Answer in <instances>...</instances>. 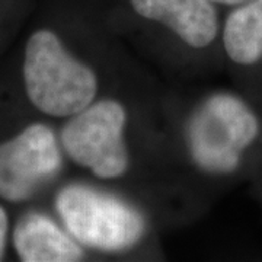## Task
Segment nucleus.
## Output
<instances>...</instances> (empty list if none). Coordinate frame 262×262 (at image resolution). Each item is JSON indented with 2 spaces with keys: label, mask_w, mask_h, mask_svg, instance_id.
I'll return each mask as SVG.
<instances>
[{
  "label": "nucleus",
  "mask_w": 262,
  "mask_h": 262,
  "mask_svg": "<svg viewBox=\"0 0 262 262\" xmlns=\"http://www.w3.org/2000/svg\"><path fill=\"white\" fill-rule=\"evenodd\" d=\"M24 82L32 105L53 117L83 111L98 89L94 72L70 56L60 38L47 29L34 32L27 42Z\"/></svg>",
  "instance_id": "obj_1"
},
{
  "label": "nucleus",
  "mask_w": 262,
  "mask_h": 262,
  "mask_svg": "<svg viewBox=\"0 0 262 262\" xmlns=\"http://www.w3.org/2000/svg\"><path fill=\"white\" fill-rule=\"evenodd\" d=\"M56 207L69 232L79 242L101 251H122L144 233V219L113 195L82 185L58 192Z\"/></svg>",
  "instance_id": "obj_2"
},
{
  "label": "nucleus",
  "mask_w": 262,
  "mask_h": 262,
  "mask_svg": "<svg viewBox=\"0 0 262 262\" xmlns=\"http://www.w3.org/2000/svg\"><path fill=\"white\" fill-rule=\"evenodd\" d=\"M256 117L232 95H214L195 114L189 125V144L200 168L229 173L239 166L241 151L258 136Z\"/></svg>",
  "instance_id": "obj_3"
},
{
  "label": "nucleus",
  "mask_w": 262,
  "mask_h": 262,
  "mask_svg": "<svg viewBox=\"0 0 262 262\" xmlns=\"http://www.w3.org/2000/svg\"><path fill=\"white\" fill-rule=\"evenodd\" d=\"M124 125L121 105L102 101L75 114L61 131V143L77 165L91 169L99 178H117L128 168Z\"/></svg>",
  "instance_id": "obj_4"
},
{
  "label": "nucleus",
  "mask_w": 262,
  "mask_h": 262,
  "mask_svg": "<svg viewBox=\"0 0 262 262\" xmlns=\"http://www.w3.org/2000/svg\"><path fill=\"white\" fill-rule=\"evenodd\" d=\"M61 153L54 133L32 124L16 137L0 144V196L19 203L57 177Z\"/></svg>",
  "instance_id": "obj_5"
},
{
  "label": "nucleus",
  "mask_w": 262,
  "mask_h": 262,
  "mask_svg": "<svg viewBox=\"0 0 262 262\" xmlns=\"http://www.w3.org/2000/svg\"><path fill=\"white\" fill-rule=\"evenodd\" d=\"M130 2L140 16L165 24L191 47H206L217 35L219 19L210 0Z\"/></svg>",
  "instance_id": "obj_6"
},
{
  "label": "nucleus",
  "mask_w": 262,
  "mask_h": 262,
  "mask_svg": "<svg viewBox=\"0 0 262 262\" xmlns=\"http://www.w3.org/2000/svg\"><path fill=\"white\" fill-rule=\"evenodd\" d=\"M13 245L25 262H73L83 251L72 237L44 214L28 213L15 226Z\"/></svg>",
  "instance_id": "obj_7"
},
{
  "label": "nucleus",
  "mask_w": 262,
  "mask_h": 262,
  "mask_svg": "<svg viewBox=\"0 0 262 262\" xmlns=\"http://www.w3.org/2000/svg\"><path fill=\"white\" fill-rule=\"evenodd\" d=\"M223 42L227 56L239 64L262 58V0H248L226 20Z\"/></svg>",
  "instance_id": "obj_8"
},
{
  "label": "nucleus",
  "mask_w": 262,
  "mask_h": 262,
  "mask_svg": "<svg viewBox=\"0 0 262 262\" xmlns=\"http://www.w3.org/2000/svg\"><path fill=\"white\" fill-rule=\"evenodd\" d=\"M6 236H8V215L5 213V210L0 207V259L5 252Z\"/></svg>",
  "instance_id": "obj_9"
},
{
  "label": "nucleus",
  "mask_w": 262,
  "mask_h": 262,
  "mask_svg": "<svg viewBox=\"0 0 262 262\" xmlns=\"http://www.w3.org/2000/svg\"><path fill=\"white\" fill-rule=\"evenodd\" d=\"M214 3H222V5H239V3H245L248 0H210Z\"/></svg>",
  "instance_id": "obj_10"
}]
</instances>
